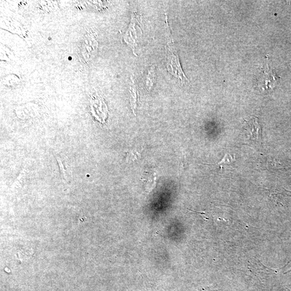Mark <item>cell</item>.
<instances>
[{
    "label": "cell",
    "mask_w": 291,
    "mask_h": 291,
    "mask_svg": "<svg viewBox=\"0 0 291 291\" xmlns=\"http://www.w3.org/2000/svg\"><path fill=\"white\" fill-rule=\"evenodd\" d=\"M156 74L155 71V66H152L149 70L148 75L146 77V88L147 90L150 92L152 89L154 83L155 82Z\"/></svg>",
    "instance_id": "8992f818"
},
{
    "label": "cell",
    "mask_w": 291,
    "mask_h": 291,
    "mask_svg": "<svg viewBox=\"0 0 291 291\" xmlns=\"http://www.w3.org/2000/svg\"><path fill=\"white\" fill-rule=\"evenodd\" d=\"M258 117L255 116L250 120H244V130L250 141L259 144L261 142V127L258 121Z\"/></svg>",
    "instance_id": "3957f363"
},
{
    "label": "cell",
    "mask_w": 291,
    "mask_h": 291,
    "mask_svg": "<svg viewBox=\"0 0 291 291\" xmlns=\"http://www.w3.org/2000/svg\"><path fill=\"white\" fill-rule=\"evenodd\" d=\"M157 176L154 172H145L142 177L143 187L145 191L149 193L152 191L156 184Z\"/></svg>",
    "instance_id": "277c9868"
},
{
    "label": "cell",
    "mask_w": 291,
    "mask_h": 291,
    "mask_svg": "<svg viewBox=\"0 0 291 291\" xmlns=\"http://www.w3.org/2000/svg\"><path fill=\"white\" fill-rule=\"evenodd\" d=\"M236 161L233 156L229 153H226L223 159L216 165L223 166V165H230Z\"/></svg>",
    "instance_id": "52a82bcc"
},
{
    "label": "cell",
    "mask_w": 291,
    "mask_h": 291,
    "mask_svg": "<svg viewBox=\"0 0 291 291\" xmlns=\"http://www.w3.org/2000/svg\"><path fill=\"white\" fill-rule=\"evenodd\" d=\"M139 158H141V155L137 152H134V151H131V152H127L126 160L127 161H134L137 160Z\"/></svg>",
    "instance_id": "ba28073f"
},
{
    "label": "cell",
    "mask_w": 291,
    "mask_h": 291,
    "mask_svg": "<svg viewBox=\"0 0 291 291\" xmlns=\"http://www.w3.org/2000/svg\"><path fill=\"white\" fill-rule=\"evenodd\" d=\"M174 46V43L172 41L167 44V69L172 75L178 78L182 85H184L186 82H189V81L182 71L178 56Z\"/></svg>",
    "instance_id": "6da1fadb"
},
{
    "label": "cell",
    "mask_w": 291,
    "mask_h": 291,
    "mask_svg": "<svg viewBox=\"0 0 291 291\" xmlns=\"http://www.w3.org/2000/svg\"><path fill=\"white\" fill-rule=\"evenodd\" d=\"M142 35V31L140 27L138 16L134 13L132 16V21L129 29L126 32L124 37V40L128 45H129L134 50L137 46L139 40Z\"/></svg>",
    "instance_id": "7a4b0ae2"
},
{
    "label": "cell",
    "mask_w": 291,
    "mask_h": 291,
    "mask_svg": "<svg viewBox=\"0 0 291 291\" xmlns=\"http://www.w3.org/2000/svg\"><path fill=\"white\" fill-rule=\"evenodd\" d=\"M132 86L130 89V104L131 109L134 116L137 115V111L138 108V92L135 82L134 80H132Z\"/></svg>",
    "instance_id": "5b68a950"
}]
</instances>
